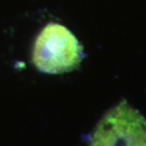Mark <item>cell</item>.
<instances>
[{"label":"cell","mask_w":146,"mask_h":146,"mask_svg":"<svg viewBox=\"0 0 146 146\" xmlns=\"http://www.w3.org/2000/svg\"><path fill=\"white\" fill-rule=\"evenodd\" d=\"M84 50L68 28L58 23H49L35 40L31 61L40 72L64 74L78 67Z\"/></svg>","instance_id":"cell-1"},{"label":"cell","mask_w":146,"mask_h":146,"mask_svg":"<svg viewBox=\"0 0 146 146\" xmlns=\"http://www.w3.org/2000/svg\"><path fill=\"white\" fill-rule=\"evenodd\" d=\"M90 146H146V118L122 100L98 122Z\"/></svg>","instance_id":"cell-2"}]
</instances>
